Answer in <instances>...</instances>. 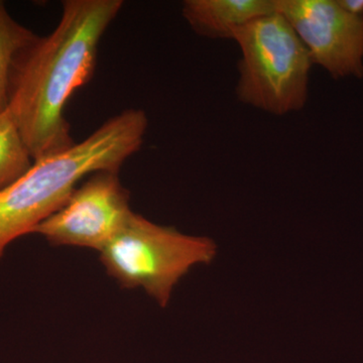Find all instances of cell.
<instances>
[{"label":"cell","instance_id":"obj_1","mask_svg":"<svg viewBox=\"0 0 363 363\" xmlns=\"http://www.w3.org/2000/svg\"><path fill=\"white\" fill-rule=\"evenodd\" d=\"M123 0H65L58 25L37 35L18 55L11 74L9 109L33 161L75 145L65 107L89 82L100 40L123 9Z\"/></svg>","mask_w":363,"mask_h":363},{"label":"cell","instance_id":"obj_2","mask_svg":"<svg viewBox=\"0 0 363 363\" xmlns=\"http://www.w3.org/2000/svg\"><path fill=\"white\" fill-rule=\"evenodd\" d=\"M147 125L142 109H125L83 142L35 161L25 175L0 191V259L13 241L33 233L58 211L84 177L101 171L119 173L142 147Z\"/></svg>","mask_w":363,"mask_h":363},{"label":"cell","instance_id":"obj_3","mask_svg":"<svg viewBox=\"0 0 363 363\" xmlns=\"http://www.w3.org/2000/svg\"><path fill=\"white\" fill-rule=\"evenodd\" d=\"M233 40L241 52L236 94L242 104L274 116L304 108L312 60L281 13L274 11L241 26Z\"/></svg>","mask_w":363,"mask_h":363},{"label":"cell","instance_id":"obj_4","mask_svg":"<svg viewBox=\"0 0 363 363\" xmlns=\"http://www.w3.org/2000/svg\"><path fill=\"white\" fill-rule=\"evenodd\" d=\"M107 274L124 289H143L162 307L191 267L210 264L216 245L207 238L186 235L133 213L121 230L101 250Z\"/></svg>","mask_w":363,"mask_h":363},{"label":"cell","instance_id":"obj_5","mask_svg":"<svg viewBox=\"0 0 363 363\" xmlns=\"http://www.w3.org/2000/svg\"><path fill=\"white\" fill-rule=\"evenodd\" d=\"M118 174L101 171L91 175L33 233L56 247L101 252L133 213L130 192L123 187Z\"/></svg>","mask_w":363,"mask_h":363},{"label":"cell","instance_id":"obj_6","mask_svg":"<svg viewBox=\"0 0 363 363\" xmlns=\"http://www.w3.org/2000/svg\"><path fill=\"white\" fill-rule=\"evenodd\" d=\"M309 52L313 64L332 77L363 76V18L352 16L337 0H274Z\"/></svg>","mask_w":363,"mask_h":363},{"label":"cell","instance_id":"obj_7","mask_svg":"<svg viewBox=\"0 0 363 363\" xmlns=\"http://www.w3.org/2000/svg\"><path fill=\"white\" fill-rule=\"evenodd\" d=\"M276 11L274 0H186L182 14L197 35L231 39L236 30Z\"/></svg>","mask_w":363,"mask_h":363},{"label":"cell","instance_id":"obj_8","mask_svg":"<svg viewBox=\"0 0 363 363\" xmlns=\"http://www.w3.org/2000/svg\"><path fill=\"white\" fill-rule=\"evenodd\" d=\"M37 35L14 20L4 2L0 1V113L9 108L11 74L16 60Z\"/></svg>","mask_w":363,"mask_h":363},{"label":"cell","instance_id":"obj_9","mask_svg":"<svg viewBox=\"0 0 363 363\" xmlns=\"http://www.w3.org/2000/svg\"><path fill=\"white\" fill-rule=\"evenodd\" d=\"M33 162L16 118L7 108L0 113V191L25 175Z\"/></svg>","mask_w":363,"mask_h":363},{"label":"cell","instance_id":"obj_10","mask_svg":"<svg viewBox=\"0 0 363 363\" xmlns=\"http://www.w3.org/2000/svg\"><path fill=\"white\" fill-rule=\"evenodd\" d=\"M339 6L352 16L363 18V0H337Z\"/></svg>","mask_w":363,"mask_h":363}]
</instances>
